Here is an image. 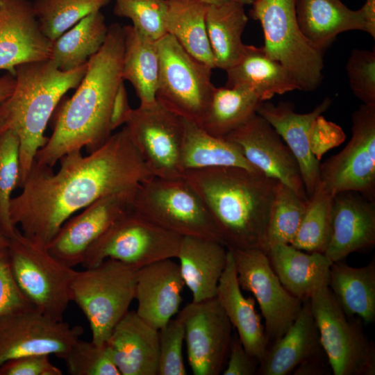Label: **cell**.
Segmentation results:
<instances>
[{"label":"cell","instance_id":"31","mask_svg":"<svg viewBox=\"0 0 375 375\" xmlns=\"http://www.w3.org/2000/svg\"><path fill=\"white\" fill-rule=\"evenodd\" d=\"M244 6L238 1L208 5L206 23L215 68L227 70L244 51L242 35L249 20Z\"/></svg>","mask_w":375,"mask_h":375},{"label":"cell","instance_id":"42","mask_svg":"<svg viewBox=\"0 0 375 375\" xmlns=\"http://www.w3.org/2000/svg\"><path fill=\"white\" fill-rule=\"evenodd\" d=\"M63 359L71 375H121L107 343L98 345L79 339Z\"/></svg>","mask_w":375,"mask_h":375},{"label":"cell","instance_id":"34","mask_svg":"<svg viewBox=\"0 0 375 375\" xmlns=\"http://www.w3.org/2000/svg\"><path fill=\"white\" fill-rule=\"evenodd\" d=\"M167 33L193 57L215 69L206 23L209 4L203 0H167Z\"/></svg>","mask_w":375,"mask_h":375},{"label":"cell","instance_id":"1","mask_svg":"<svg viewBox=\"0 0 375 375\" xmlns=\"http://www.w3.org/2000/svg\"><path fill=\"white\" fill-rule=\"evenodd\" d=\"M60 168L33 162L21 193L12 197L10 217L26 237L47 247L63 224L94 201L135 188L153 176L126 126L95 151L69 152Z\"/></svg>","mask_w":375,"mask_h":375},{"label":"cell","instance_id":"53","mask_svg":"<svg viewBox=\"0 0 375 375\" xmlns=\"http://www.w3.org/2000/svg\"><path fill=\"white\" fill-rule=\"evenodd\" d=\"M11 128V116L7 100L0 103V140Z\"/></svg>","mask_w":375,"mask_h":375},{"label":"cell","instance_id":"54","mask_svg":"<svg viewBox=\"0 0 375 375\" xmlns=\"http://www.w3.org/2000/svg\"><path fill=\"white\" fill-rule=\"evenodd\" d=\"M208 4H217V3H224L227 1H238L244 5H251L253 0H203Z\"/></svg>","mask_w":375,"mask_h":375},{"label":"cell","instance_id":"38","mask_svg":"<svg viewBox=\"0 0 375 375\" xmlns=\"http://www.w3.org/2000/svg\"><path fill=\"white\" fill-rule=\"evenodd\" d=\"M111 0H35V15L42 33L52 42L87 15Z\"/></svg>","mask_w":375,"mask_h":375},{"label":"cell","instance_id":"28","mask_svg":"<svg viewBox=\"0 0 375 375\" xmlns=\"http://www.w3.org/2000/svg\"><path fill=\"white\" fill-rule=\"evenodd\" d=\"M226 87L244 88L254 92L262 101L283 94L298 87L288 70L271 58L263 47L247 45L233 66L225 71Z\"/></svg>","mask_w":375,"mask_h":375},{"label":"cell","instance_id":"35","mask_svg":"<svg viewBox=\"0 0 375 375\" xmlns=\"http://www.w3.org/2000/svg\"><path fill=\"white\" fill-rule=\"evenodd\" d=\"M108 29L101 10L87 15L52 42L49 60L62 71L86 64L103 44Z\"/></svg>","mask_w":375,"mask_h":375},{"label":"cell","instance_id":"39","mask_svg":"<svg viewBox=\"0 0 375 375\" xmlns=\"http://www.w3.org/2000/svg\"><path fill=\"white\" fill-rule=\"evenodd\" d=\"M307 201L292 188L278 181L269 215L268 249L275 244L292 243L304 215Z\"/></svg>","mask_w":375,"mask_h":375},{"label":"cell","instance_id":"4","mask_svg":"<svg viewBox=\"0 0 375 375\" xmlns=\"http://www.w3.org/2000/svg\"><path fill=\"white\" fill-rule=\"evenodd\" d=\"M87 63L70 71L57 68L49 60L16 67L14 91L7 99L11 129L19 141L22 185L37 152L46 143L44 131L58 102L69 90L76 88L86 72Z\"/></svg>","mask_w":375,"mask_h":375},{"label":"cell","instance_id":"45","mask_svg":"<svg viewBox=\"0 0 375 375\" xmlns=\"http://www.w3.org/2000/svg\"><path fill=\"white\" fill-rule=\"evenodd\" d=\"M34 307L19 288L12 272L8 246L0 247V316Z\"/></svg>","mask_w":375,"mask_h":375},{"label":"cell","instance_id":"48","mask_svg":"<svg viewBox=\"0 0 375 375\" xmlns=\"http://www.w3.org/2000/svg\"><path fill=\"white\" fill-rule=\"evenodd\" d=\"M259 361L244 348L237 334L233 336L224 375H254L258 374Z\"/></svg>","mask_w":375,"mask_h":375},{"label":"cell","instance_id":"33","mask_svg":"<svg viewBox=\"0 0 375 375\" xmlns=\"http://www.w3.org/2000/svg\"><path fill=\"white\" fill-rule=\"evenodd\" d=\"M124 54L122 78L133 87L140 105L156 101L160 58L157 40L132 25L123 26Z\"/></svg>","mask_w":375,"mask_h":375},{"label":"cell","instance_id":"5","mask_svg":"<svg viewBox=\"0 0 375 375\" xmlns=\"http://www.w3.org/2000/svg\"><path fill=\"white\" fill-rule=\"evenodd\" d=\"M297 0H253L251 17L260 22L263 48L290 74L298 90L312 92L323 78L324 51L309 41L299 28Z\"/></svg>","mask_w":375,"mask_h":375},{"label":"cell","instance_id":"32","mask_svg":"<svg viewBox=\"0 0 375 375\" xmlns=\"http://www.w3.org/2000/svg\"><path fill=\"white\" fill-rule=\"evenodd\" d=\"M328 287L338 304L349 317L358 316L365 323L375 319V262L361 267L341 261L333 262Z\"/></svg>","mask_w":375,"mask_h":375},{"label":"cell","instance_id":"22","mask_svg":"<svg viewBox=\"0 0 375 375\" xmlns=\"http://www.w3.org/2000/svg\"><path fill=\"white\" fill-rule=\"evenodd\" d=\"M375 244V201L353 191L333 197L332 233L324 253L332 262Z\"/></svg>","mask_w":375,"mask_h":375},{"label":"cell","instance_id":"20","mask_svg":"<svg viewBox=\"0 0 375 375\" xmlns=\"http://www.w3.org/2000/svg\"><path fill=\"white\" fill-rule=\"evenodd\" d=\"M185 285L179 265L172 258L140 268L135 291L136 313L159 330L178 314Z\"/></svg>","mask_w":375,"mask_h":375},{"label":"cell","instance_id":"55","mask_svg":"<svg viewBox=\"0 0 375 375\" xmlns=\"http://www.w3.org/2000/svg\"><path fill=\"white\" fill-rule=\"evenodd\" d=\"M8 238L3 233L0 228V247L8 246Z\"/></svg>","mask_w":375,"mask_h":375},{"label":"cell","instance_id":"25","mask_svg":"<svg viewBox=\"0 0 375 375\" xmlns=\"http://www.w3.org/2000/svg\"><path fill=\"white\" fill-rule=\"evenodd\" d=\"M222 243L195 236H182L176 255L185 285L198 302L216 297L219 279L227 261Z\"/></svg>","mask_w":375,"mask_h":375},{"label":"cell","instance_id":"10","mask_svg":"<svg viewBox=\"0 0 375 375\" xmlns=\"http://www.w3.org/2000/svg\"><path fill=\"white\" fill-rule=\"evenodd\" d=\"M160 69L156 101L165 108L200 124L215 88L212 69L190 55L171 35L157 40Z\"/></svg>","mask_w":375,"mask_h":375},{"label":"cell","instance_id":"43","mask_svg":"<svg viewBox=\"0 0 375 375\" xmlns=\"http://www.w3.org/2000/svg\"><path fill=\"white\" fill-rule=\"evenodd\" d=\"M185 328L176 317L158 330V375H186L183 347Z\"/></svg>","mask_w":375,"mask_h":375},{"label":"cell","instance_id":"16","mask_svg":"<svg viewBox=\"0 0 375 375\" xmlns=\"http://www.w3.org/2000/svg\"><path fill=\"white\" fill-rule=\"evenodd\" d=\"M177 317L185 328L188 362L194 375H219L233 339V326L217 297L191 301Z\"/></svg>","mask_w":375,"mask_h":375},{"label":"cell","instance_id":"11","mask_svg":"<svg viewBox=\"0 0 375 375\" xmlns=\"http://www.w3.org/2000/svg\"><path fill=\"white\" fill-rule=\"evenodd\" d=\"M322 349L334 375H374L375 349L360 324L350 321L328 285L309 299Z\"/></svg>","mask_w":375,"mask_h":375},{"label":"cell","instance_id":"46","mask_svg":"<svg viewBox=\"0 0 375 375\" xmlns=\"http://www.w3.org/2000/svg\"><path fill=\"white\" fill-rule=\"evenodd\" d=\"M346 135L342 128L319 115L314 121L309 133V145L314 156L320 160L328 150L341 144Z\"/></svg>","mask_w":375,"mask_h":375},{"label":"cell","instance_id":"27","mask_svg":"<svg viewBox=\"0 0 375 375\" xmlns=\"http://www.w3.org/2000/svg\"><path fill=\"white\" fill-rule=\"evenodd\" d=\"M267 254L283 287L302 301L328 285L332 262L324 253H308L290 244L271 245Z\"/></svg>","mask_w":375,"mask_h":375},{"label":"cell","instance_id":"24","mask_svg":"<svg viewBox=\"0 0 375 375\" xmlns=\"http://www.w3.org/2000/svg\"><path fill=\"white\" fill-rule=\"evenodd\" d=\"M245 350L259 364L268 348L265 326L255 308V299L245 297L238 280L235 260L228 249L225 269L219 279L217 296Z\"/></svg>","mask_w":375,"mask_h":375},{"label":"cell","instance_id":"44","mask_svg":"<svg viewBox=\"0 0 375 375\" xmlns=\"http://www.w3.org/2000/svg\"><path fill=\"white\" fill-rule=\"evenodd\" d=\"M349 86L362 104L375 106V51L354 49L347 62Z\"/></svg>","mask_w":375,"mask_h":375},{"label":"cell","instance_id":"14","mask_svg":"<svg viewBox=\"0 0 375 375\" xmlns=\"http://www.w3.org/2000/svg\"><path fill=\"white\" fill-rule=\"evenodd\" d=\"M124 126L153 176L182 178L183 120L181 117L156 101L132 109Z\"/></svg>","mask_w":375,"mask_h":375},{"label":"cell","instance_id":"17","mask_svg":"<svg viewBox=\"0 0 375 375\" xmlns=\"http://www.w3.org/2000/svg\"><path fill=\"white\" fill-rule=\"evenodd\" d=\"M135 188L103 197L68 219L47 246L49 251L70 267L81 264L89 247L133 208Z\"/></svg>","mask_w":375,"mask_h":375},{"label":"cell","instance_id":"40","mask_svg":"<svg viewBox=\"0 0 375 375\" xmlns=\"http://www.w3.org/2000/svg\"><path fill=\"white\" fill-rule=\"evenodd\" d=\"M19 178V141L15 131L10 128L0 140V228L8 238L18 229L11 222L10 206Z\"/></svg>","mask_w":375,"mask_h":375},{"label":"cell","instance_id":"7","mask_svg":"<svg viewBox=\"0 0 375 375\" xmlns=\"http://www.w3.org/2000/svg\"><path fill=\"white\" fill-rule=\"evenodd\" d=\"M8 249L14 278L23 294L36 309L62 321L72 301L71 286L76 271L19 229L8 238Z\"/></svg>","mask_w":375,"mask_h":375},{"label":"cell","instance_id":"13","mask_svg":"<svg viewBox=\"0 0 375 375\" xmlns=\"http://www.w3.org/2000/svg\"><path fill=\"white\" fill-rule=\"evenodd\" d=\"M233 256L239 285L257 301L265 319L268 342L281 338L294 322L303 301L282 285L267 253L260 249H229Z\"/></svg>","mask_w":375,"mask_h":375},{"label":"cell","instance_id":"15","mask_svg":"<svg viewBox=\"0 0 375 375\" xmlns=\"http://www.w3.org/2000/svg\"><path fill=\"white\" fill-rule=\"evenodd\" d=\"M83 333L44 315L35 307L0 316V367L23 356L53 354L64 358Z\"/></svg>","mask_w":375,"mask_h":375},{"label":"cell","instance_id":"6","mask_svg":"<svg viewBox=\"0 0 375 375\" xmlns=\"http://www.w3.org/2000/svg\"><path fill=\"white\" fill-rule=\"evenodd\" d=\"M139 268L114 259L76 271L71 290L72 301L90 324L92 342L106 343L112 330L135 299Z\"/></svg>","mask_w":375,"mask_h":375},{"label":"cell","instance_id":"49","mask_svg":"<svg viewBox=\"0 0 375 375\" xmlns=\"http://www.w3.org/2000/svg\"><path fill=\"white\" fill-rule=\"evenodd\" d=\"M131 110L127 91L122 82L116 92L112 105L110 117V127L112 132L126 124Z\"/></svg>","mask_w":375,"mask_h":375},{"label":"cell","instance_id":"8","mask_svg":"<svg viewBox=\"0 0 375 375\" xmlns=\"http://www.w3.org/2000/svg\"><path fill=\"white\" fill-rule=\"evenodd\" d=\"M133 209L181 236L200 237L222 243L203 202L183 178L153 176L144 181L135 190Z\"/></svg>","mask_w":375,"mask_h":375},{"label":"cell","instance_id":"2","mask_svg":"<svg viewBox=\"0 0 375 375\" xmlns=\"http://www.w3.org/2000/svg\"><path fill=\"white\" fill-rule=\"evenodd\" d=\"M123 54V26L113 23L101 49L87 62L75 93L60 106L52 134L37 152L35 163L53 168L67 153L83 148L89 153L108 140L112 105L124 82Z\"/></svg>","mask_w":375,"mask_h":375},{"label":"cell","instance_id":"21","mask_svg":"<svg viewBox=\"0 0 375 375\" xmlns=\"http://www.w3.org/2000/svg\"><path fill=\"white\" fill-rule=\"evenodd\" d=\"M331 104V100L326 98L313 110L298 113L290 102L274 104L265 101L261 102L256 112L271 124L295 157L308 197L319 183L320 165L311 152L309 133L315 119L328 110Z\"/></svg>","mask_w":375,"mask_h":375},{"label":"cell","instance_id":"9","mask_svg":"<svg viewBox=\"0 0 375 375\" xmlns=\"http://www.w3.org/2000/svg\"><path fill=\"white\" fill-rule=\"evenodd\" d=\"M181 235L152 222L133 208L117 219L87 250L81 265L92 267L114 259L141 268L176 257Z\"/></svg>","mask_w":375,"mask_h":375},{"label":"cell","instance_id":"12","mask_svg":"<svg viewBox=\"0 0 375 375\" xmlns=\"http://www.w3.org/2000/svg\"><path fill=\"white\" fill-rule=\"evenodd\" d=\"M352 136L338 153L319 165V185L328 194L346 191L375 199V106L362 104L351 117Z\"/></svg>","mask_w":375,"mask_h":375},{"label":"cell","instance_id":"29","mask_svg":"<svg viewBox=\"0 0 375 375\" xmlns=\"http://www.w3.org/2000/svg\"><path fill=\"white\" fill-rule=\"evenodd\" d=\"M296 13L303 35L324 51L338 34L365 30L360 10L350 9L341 0H297Z\"/></svg>","mask_w":375,"mask_h":375},{"label":"cell","instance_id":"50","mask_svg":"<svg viewBox=\"0 0 375 375\" xmlns=\"http://www.w3.org/2000/svg\"><path fill=\"white\" fill-rule=\"evenodd\" d=\"M364 22V31L375 38V0H365L359 9Z\"/></svg>","mask_w":375,"mask_h":375},{"label":"cell","instance_id":"41","mask_svg":"<svg viewBox=\"0 0 375 375\" xmlns=\"http://www.w3.org/2000/svg\"><path fill=\"white\" fill-rule=\"evenodd\" d=\"M114 14L129 19L137 30L158 40L167 34V0H114Z\"/></svg>","mask_w":375,"mask_h":375},{"label":"cell","instance_id":"3","mask_svg":"<svg viewBox=\"0 0 375 375\" xmlns=\"http://www.w3.org/2000/svg\"><path fill=\"white\" fill-rule=\"evenodd\" d=\"M228 249L267 251L269 215L278 181L260 172L219 167L183 172Z\"/></svg>","mask_w":375,"mask_h":375},{"label":"cell","instance_id":"51","mask_svg":"<svg viewBox=\"0 0 375 375\" xmlns=\"http://www.w3.org/2000/svg\"><path fill=\"white\" fill-rule=\"evenodd\" d=\"M319 359L320 358H315L301 364L294 369L293 374L300 375L323 374L324 372V366Z\"/></svg>","mask_w":375,"mask_h":375},{"label":"cell","instance_id":"30","mask_svg":"<svg viewBox=\"0 0 375 375\" xmlns=\"http://www.w3.org/2000/svg\"><path fill=\"white\" fill-rule=\"evenodd\" d=\"M183 120L181 162L183 172L219 167H238L260 172L246 159L236 144L209 134L190 120Z\"/></svg>","mask_w":375,"mask_h":375},{"label":"cell","instance_id":"26","mask_svg":"<svg viewBox=\"0 0 375 375\" xmlns=\"http://www.w3.org/2000/svg\"><path fill=\"white\" fill-rule=\"evenodd\" d=\"M322 347L308 299L293 324L273 342L259 364L258 374L287 375L301 364L320 358Z\"/></svg>","mask_w":375,"mask_h":375},{"label":"cell","instance_id":"47","mask_svg":"<svg viewBox=\"0 0 375 375\" xmlns=\"http://www.w3.org/2000/svg\"><path fill=\"white\" fill-rule=\"evenodd\" d=\"M62 374V371L51 362L48 354L20 357L8 360L0 367V375Z\"/></svg>","mask_w":375,"mask_h":375},{"label":"cell","instance_id":"36","mask_svg":"<svg viewBox=\"0 0 375 375\" xmlns=\"http://www.w3.org/2000/svg\"><path fill=\"white\" fill-rule=\"evenodd\" d=\"M262 102L244 88H215L199 126L209 134L225 138L254 115Z\"/></svg>","mask_w":375,"mask_h":375},{"label":"cell","instance_id":"23","mask_svg":"<svg viewBox=\"0 0 375 375\" xmlns=\"http://www.w3.org/2000/svg\"><path fill=\"white\" fill-rule=\"evenodd\" d=\"M121 375H158V330L129 311L107 342Z\"/></svg>","mask_w":375,"mask_h":375},{"label":"cell","instance_id":"52","mask_svg":"<svg viewBox=\"0 0 375 375\" xmlns=\"http://www.w3.org/2000/svg\"><path fill=\"white\" fill-rule=\"evenodd\" d=\"M15 75L10 72L0 76V103L11 96L15 89Z\"/></svg>","mask_w":375,"mask_h":375},{"label":"cell","instance_id":"37","mask_svg":"<svg viewBox=\"0 0 375 375\" xmlns=\"http://www.w3.org/2000/svg\"><path fill=\"white\" fill-rule=\"evenodd\" d=\"M333 197L317 185L308 197L298 231L290 244L301 251L324 253L332 233Z\"/></svg>","mask_w":375,"mask_h":375},{"label":"cell","instance_id":"19","mask_svg":"<svg viewBox=\"0 0 375 375\" xmlns=\"http://www.w3.org/2000/svg\"><path fill=\"white\" fill-rule=\"evenodd\" d=\"M52 42L41 31L28 0H0V70L49 59Z\"/></svg>","mask_w":375,"mask_h":375},{"label":"cell","instance_id":"18","mask_svg":"<svg viewBox=\"0 0 375 375\" xmlns=\"http://www.w3.org/2000/svg\"><path fill=\"white\" fill-rule=\"evenodd\" d=\"M226 138L236 144L258 171L308 199L300 169L292 151L262 117L256 113Z\"/></svg>","mask_w":375,"mask_h":375}]
</instances>
